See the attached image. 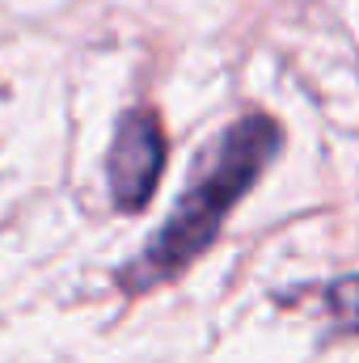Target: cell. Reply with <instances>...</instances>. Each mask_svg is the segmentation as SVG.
Returning a JSON list of instances; mask_svg holds the SVG:
<instances>
[{"label": "cell", "instance_id": "obj_1", "mask_svg": "<svg viewBox=\"0 0 359 363\" xmlns=\"http://www.w3.org/2000/svg\"><path fill=\"white\" fill-rule=\"evenodd\" d=\"M279 148H283V127L270 114L237 118L220 135L211 157L203 161L190 190L174 203L170 220L148 237L140 258H131L118 271V287L131 296L153 291V287L178 279L194 258H203L211 250V241L220 237L228 211L254 190V182L267 174V165L279 157Z\"/></svg>", "mask_w": 359, "mask_h": 363}, {"label": "cell", "instance_id": "obj_2", "mask_svg": "<svg viewBox=\"0 0 359 363\" xmlns=\"http://www.w3.org/2000/svg\"><path fill=\"white\" fill-rule=\"evenodd\" d=\"M170 140L165 127L153 110H131L114 127V144L106 157V182H110V203L118 211H140L148 207L157 182L165 174Z\"/></svg>", "mask_w": 359, "mask_h": 363}, {"label": "cell", "instance_id": "obj_3", "mask_svg": "<svg viewBox=\"0 0 359 363\" xmlns=\"http://www.w3.org/2000/svg\"><path fill=\"white\" fill-rule=\"evenodd\" d=\"M326 300H330L338 325L359 334V274H347V279L330 283V287H326Z\"/></svg>", "mask_w": 359, "mask_h": 363}]
</instances>
